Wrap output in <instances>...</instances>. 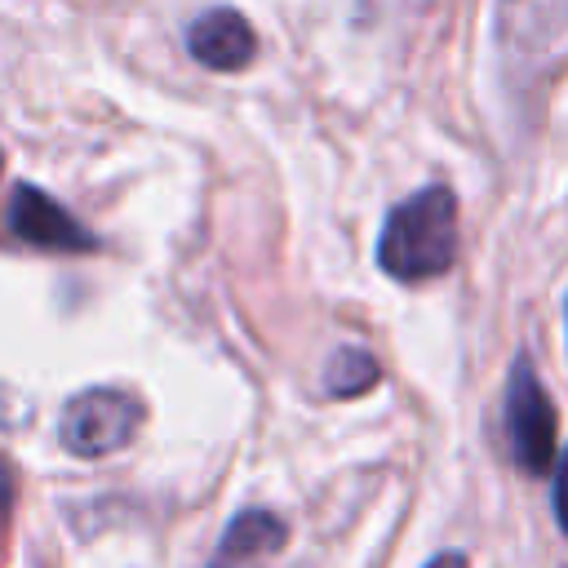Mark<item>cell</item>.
<instances>
[{
    "label": "cell",
    "mask_w": 568,
    "mask_h": 568,
    "mask_svg": "<svg viewBox=\"0 0 568 568\" xmlns=\"http://www.w3.org/2000/svg\"><path fill=\"white\" fill-rule=\"evenodd\" d=\"M377 262L386 275L417 284L457 262V200L448 186H422L386 213L377 235Z\"/></svg>",
    "instance_id": "cell-1"
},
{
    "label": "cell",
    "mask_w": 568,
    "mask_h": 568,
    "mask_svg": "<svg viewBox=\"0 0 568 568\" xmlns=\"http://www.w3.org/2000/svg\"><path fill=\"white\" fill-rule=\"evenodd\" d=\"M9 226L22 244L44 248V253H89L98 240L40 186H18L9 204Z\"/></svg>",
    "instance_id": "cell-4"
},
{
    "label": "cell",
    "mask_w": 568,
    "mask_h": 568,
    "mask_svg": "<svg viewBox=\"0 0 568 568\" xmlns=\"http://www.w3.org/2000/svg\"><path fill=\"white\" fill-rule=\"evenodd\" d=\"M186 49L209 71H240L257 53V36L235 9H209L186 27Z\"/></svg>",
    "instance_id": "cell-5"
},
{
    "label": "cell",
    "mask_w": 568,
    "mask_h": 568,
    "mask_svg": "<svg viewBox=\"0 0 568 568\" xmlns=\"http://www.w3.org/2000/svg\"><path fill=\"white\" fill-rule=\"evenodd\" d=\"M0 169H4V155H0Z\"/></svg>",
    "instance_id": "cell-10"
},
{
    "label": "cell",
    "mask_w": 568,
    "mask_h": 568,
    "mask_svg": "<svg viewBox=\"0 0 568 568\" xmlns=\"http://www.w3.org/2000/svg\"><path fill=\"white\" fill-rule=\"evenodd\" d=\"M426 568H470V564H466V555H457V550H444V555H435Z\"/></svg>",
    "instance_id": "cell-9"
},
{
    "label": "cell",
    "mask_w": 568,
    "mask_h": 568,
    "mask_svg": "<svg viewBox=\"0 0 568 568\" xmlns=\"http://www.w3.org/2000/svg\"><path fill=\"white\" fill-rule=\"evenodd\" d=\"M555 515H559V528L568 532V453L559 457V475H555Z\"/></svg>",
    "instance_id": "cell-8"
},
{
    "label": "cell",
    "mask_w": 568,
    "mask_h": 568,
    "mask_svg": "<svg viewBox=\"0 0 568 568\" xmlns=\"http://www.w3.org/2000/svg\"><path fill=\"white\" fill-rule=\"evenodd\" d=\"M142 426V404L129 390L93 386L62 408V444L75 457H106L124 448Z\"/></svg>",
    "instance_id": "cell-2"
},
{
    "label": "cell",
    "mask_w": 568,
    "mask_h": 568,
    "mask_svg": "<svg viewBox=\"0 0 568 568\" xmlns=\"http://www.w3.org/2000/svg\"><path fill=\"white\" fill-rule=\"evenodd\" d=\"M506 430H510L515 462L528 475H541L555 457V404L528 359H519L506 382Z\"/></svg>",
    "instance_id": "cell-3"
},
{
    "label": "cell",
    "mask_w": 568,
    "mask_h": 568,
    "mask_svg": "<svg viewBox=\"0 0 568 568\" xmlns=\"http://www.w3.org/2000/svg\"><path fill=\"white\" fill-rule=\"evenodd\" d=\"M373 382H377V359L368 351L346 346V351L333 355V364H328V390L333 395H342V399L346 395H364Z\"/></svg>",
    "instance_id": "cell-7"
},
{
    "label": "cell",
    "mask_w": 568,
    "mask_h": 568,
    "mask_svg": "<svg viewBox=\"0 0 568 568\" xmlns=\"http://www.w3.org/2000/svg\"><path fill=\"white\" fill-rule=\"evenodd\" d=\"M284 537H288V528L271 510H244L222 532V546L209 568H262L284 546Z\"/></svg>",
    "instance_id": "cell-6"
}]
</instances>
